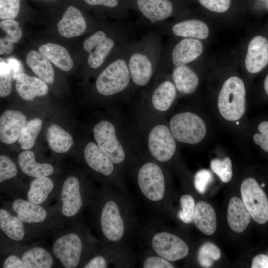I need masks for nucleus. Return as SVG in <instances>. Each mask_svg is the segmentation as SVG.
Instances as JSON below:
<instances>
[{
	"label": "nucleus",
	"instance_id": "obj_1",
	"mask_svg": "<svg viewBox=\"0 0 268 268\" xmlns=\"http://www.w3.org/2000/svg\"><path fill=\"white\" fill-rule=\"evenodd\" d=\"M50 248L59 267L83 268L97 250L95 240L81 220L52 234Z\"/></svg>",
	"mask_w": 268,
	"mask_h": 268
},
{
	"label": "nucleus",
	"instance_id": "obj_2",
	"mask_svg": "<svg viewBox=\"0 0 268 268\" xmlns=\"http://www.w3.org/2000/svg\"><path fill=\"white\" fill-rule=\"evenodd\" d=\"M135 126L138 140L150 158L162 165L174 156L177 144L169 126L163 118L156 116L140 102L136 111Z\"/></svg>",
	"mask_w": 268,
	"mask_h": 268
},
{
	"label": "nucleus",
	"instance_id": "obj_3",
	"mask_svg": "<svg viewBox=\"0 0 268 268\" xmlns=\"http://www.w3.org/2000/svg\"><path fill=\"white\" fill-rule=\"evenodd\" d=\"M162 36L150 29L140 39L130 42L127 62L134 90H143L154 78L163 51Z\"/></svg>",
	"mask_w": 268,
	"mask_h": 268
},
{
	"label": "nucleus",
	"instance_id": "obj_4",
	"mask_svg": "<svg viewBox=\"0 0 268 268\" xmlns=\"http://www.w3.org/2000/svg\"><path fill=\"white\" fill-rule=\"evenodd\" d=\"M107 187L96 192L89 206L103 243L111 246L123 238L126 225L118 199Z\"/></svg>",
	"mask_w": 268,
	"mask_h": 268
},
{
	"label": "nucleus",
	"instance_id": "obj_5",
	"mask_svg": "<svg viewBox=\"0 0 268 268\" xmlns=\"http://www.w3.org/2000/svg\"><path fill=\"white\" fill-rule=\"evenodd\" d=\"M82 179L71 174L60 183L55 205L64 226L81 221L95 195L92 185Z\"/></svg>",
	"mask_w": 268,
	"mask_h": 268
},
{
	"label": "nucleus",
	"instance_id": "obj_6",
	"mask_svg": "<svg viewBox=\"0 0 268 268\" xmlns=\"http://www.w3.org/2000/svg\"><path fill=\"white\" fill-rule=\"evenodd\" d=\"M131 28L126 21H117L108 28H100L85 39L83 47L87 64L92 70L102 67L107 60L130 40Z\"/></svg>",
	"mask_w": 268,
	"mask_h": 268
},
{
	"label": "nucleus",
	"instance_id": "obj_7",
	"mask_svg": "<svg viewBox=\"0 0 268 268\" xmlns=\"http://www.w3.org/2000/svg\"><path fill=\"white\" fill-rule=\"evenodd\" d=\"M131 41L117 50L98 74L94 87L99 95L123 99L134 91L127 62L129 44Z\"/></svg>",
	"mask_w": 268,
	"mask_h": 268
},
{
	"label": "nucleus",
	"instance_id": "obj_8",
	"mask_svg": "<svg viewBox=\"0 0 268 268\" xmlns=\"http://www.w3.org/2000/svg\"><path fill=\"white\" fill-rule=\"evenodd\" d=\"M93 134L100 149L121 169L131 159L132 148L136 147L134 138L129 140L113 122L108 120L97 123Z\"/></svg>",
	"mask_w": 268,
	"mask_h": 268
},
{
	"label": "nucleus",
	"instance_id": "obj_9",
	"mask_svg": "<svg viewBox=\"0 0 268 268\" xmlns=\"http://www.w3.org/2000/svg\"><path fill=\"white\" fill-rule=\"evenodd\" d=\"M23 222L37 227L49 235L64 227L55 205L45 206L26 199L16 198L4 206Z\"/></svg>",
	"mask_w": 268,
	"mask_h": 268
},
{
	"label": "nucleus",
	"instance_id": "obj_10",
	"mask_svg": "<svg viewBox=\"0 0 268 268\" xmlns=\"http://www.w3.org/2000/svg\"><path fill=\"white\" fill-rule=\"evenodd\" d=\"M177 91L171 76L168 77L165 71H159L142 90L140 102L150 112L162 118L174 102Z\"/></svg>",
	"mask_w": 268,
	"mask_h": 268
},
{
	"label": "nucleus",
	"instance_id": "obj_11",
	"mask_svg": "<svg viewBox=\"0 0 268 268\" xmlns=\"http://www.w3.org/2000/svg\"><path fill=\"white\" fill-rule=\"evenodd\" d=\"M245 96L242 80L237 76L228 78L223 83L218 98V107L221 116L230 121L241 118L245 111Z\"/></svg>",
	"mask_w": 268,
	"mask_h": 268
},
{
	"label": "nucleus",
	"instance_id": "obj_12",
	"mask_svg": "<svg viewBox=\"0 0 268 268\" xmlns=\"http://www.w3.org/2000/svg\"><path fill=\"white\" fill-rule=\"evenodd\" d=\"M136 182L142 194L149 201L157 202L164 198L166 177L162 165L150 158L137 169Z\"/></svg>",
	"mask_w": 268,
	"mask_h": 268
},
{
	"label": "nucleus",
	"instance_id": "obj_13",
	"mask_svg": "<svg viewBox=\"0 0 268 268\" xmlns=\"http://www.w3.org/2000/svg\"><path fill=\"white\" fill-rule=\"evenodd\" d=\"M0 233L12 242L27 244L49 235L43 230L20 219L5 206L0 208Z\"/></svg>",
	"mask_w": 268,
	"mask_h": 268
},
{
	"label": "nucleus",
	"instance_id": "obj_14",
	"mask_svg": "<svg viewBox=\"0 0 268 268\" xmlns=\"http://www.w3.org/2000/svg\"><path fill=\"white\" fill-rule=\"evenodd\" d=\"M168 125L176 140L184 143H198L206 134V127L202 119L191 112H183L173 115Z\"/></svg>",
	"mask_w": 268,
	"mask_h": 268
},
{
	"label": "nucleus",
	"instance_id": "obj_15",
	"mask_svg": "<svg viewBox=\"0 0 268 268\" xmlns=\"http://www.w3.org/2000/svg\"><path fill=\"white\" fill-rule=\"evenodd\" d=\"M0 246L11 250L21 259L25 268L59 267L50 248L33 243L29 245L14 243L0 236Z\"/></svg>",
	"mask_w": 268,
	"mask_h": 268
},
{
	"label": "nucleus",
	"instance_id": "obj_16",
	"mask_svg": "<svg viewBox=\"0 0 268 268\" xmlns=\"http://www.w3.org/2000/svg\"><path fill=\"white\" fill-rule=\"evenodd\" d=\"M242 200L253 219L260 224L268 221V199L257 181L252 178L245 179L241 186Z\"/></svg>",
	"mask_w": 268,
	"mask_h": 268
},
{
	"label": "nucleus",
	"instance_id": "obj_17",
	"mask_svg": "<svg viewBox=\"0 0 268 268\" xmlns=\"http://www.w3.org/2000/svg\"><path fill=\"white\" fill-rule=\"evenodd\" d=\"M83 157L90 170L109 183H115V180L119 177V168L95 142L87 143Z\"/></svg>",
	"mask_w": 268,
	"mask_h": 268
},
{
	"label": "nucleus",
	"instance_id": "obj_18",
	"mask_svg": "<svg viewBox=\"0 0 268 268\" xmlns=\"http://www.w3.org/2000/svg\"><path fill=\"white\" fill-rule=\"evenodd\" d=\"M153 251L170 262L186 257L189 248L186 242L178 236L165 231L155 233L151 239Z\"/></svg>",
	"mask_w": 268,
	"mask_h": 268
},
{
	"label": "nucleus",
	"instance_id": "obj_19",
	"mask_svg": "<svg viewBox=\"0 0 268 268\" xmlns=\"http://www.w3.org/2000/svg\"><path fill=\"white\" fill-rule=\"evenodd\" d=\"M135 4L143 22L150 26L166 22L174 14V5L170 0H135Z\"/></svg>",
	"mask_w": 268,
	"mask_h": 268
},
{
	"label": "nucleus",
	"instance_id": "obj_20",
	"mask_svg": "<svg viewBox=\"0 0 268 268\" xmlns=\"http://www.w3.org/2000/svg\"><path fill=\"white\" fill-rule=\"evenodd\" d=\"M155 29L163 33L171 34L177 37L204 39L209 34L207 25L196 19H188L173 24L167 22L155 27Z\"/></svg>",
	"mask_w": 268,
	"mask_h": 268
},
{
	"label": "nucleus",
	"instance_id": "obj_21",
	"mask_svg": "<svg viewBox=\"0 0 268 268\" xmlns=\"http://www.w3.org/2000/svg\"><path fill=\"white\" fill-rule=\"evenodd\" d=\"M202 49V44L199 39L183 38L171 50L169 57H161L160 62L169 61L160 64L159 67L168 63H171L174 67L188 65L200 56Z\"/></svg>",
	"mask_w": 268,
	"mask_h": 268
},
{
	"label": "nucleus",
	"instance_id": "obj_22",
	"mask_svg": "<svg viewBox=\"0 0 268 268\" xmlns=\"http://www.w3.org/2000/svg\"><path fill=\"white\" fill-rule=\"evenodd\" d=\"M60 185L50 176L33 178L27 186L25 198L34 203L49 206L57 198Z\"/></svg>",
	"mask_w": 268,
	"mask_h": 268
},
{
	"label": "nucleus",
	"instance_id": "obj_23",
	"mask_svg": "<svg viewBox=\"0 0 268 268\" xmlns=\"http://www.w3.org/2000/svg\"><path fill=\"white\" fill-rule=\"evenodd\" d=\"M27 122L25 116L19 111H4L0 117V141L7 145L15 142Z\"/></svg>",
	"mask_w": 268,
	"mask_h": 268
},
{
	"label": "nucleus",
	"instance_id": "obj_24",
	"mask_svg": "<svg viewBox=\"0 0 268 268\" xmlns=\"http://www.w3.org/2000/svg\"><path fill=\"white\" fill-rule=\"evenodd\" d=\"M268 64V40L264 36L254 37L250 42L245 58L247 70L251 73L262 71Z\"/></svg>",
	"mask_w": 268,
	"mask_h": 268
},
{
	"label": "nucleus",
	"instance_id": "obj_25",
	"mask_svg": "<svg viewBox=\"0 0 268 268\" xmlns=\"http://www.w3.org/2000/svg\"><path fill=\"white\" fill-rule=\"evenodd\" d=\"M57 29L59 33L63 37H76L86 32L87 23L80 11L70 5L67 7L58 22Z\"/></svg>",
	"mask_w": 268,
	"mask_h": 268
},
{
	"label": "nucleus",
	"instance_id": "obj_26",
	"mask_svg": "<svg viewBox=\"0 0 268 268\" xmlns=\"http://www.w3.org/2000/svg\"><path fill=\"white\" fill-rule=\"evenodd\" d=\"M15 89L20 97L26 101H32L36 97L46 95L48 91L47 84L39 77L22 73L15 79Z\"/></svg>",
	"mask_w": 268,
	"mask_h": 268
},
{
	"label": "nucleus",
	"instance_id": "obj_27",
	"mask_svg": "<svg viewBox=\"0 0 268 268\" xmlns=\"http://www.w3.org/2000/svg\"><path fill=\"white\" fill-rule=\"evenodd\" d=\"M17 162L21 171L33 178L51 176L55 170L50 163L37 162L34 153L29 150H23L19 154Z\"/></svg>",
	"mask_w": 268,
	"mask_h": 268
},
{
	"label": "nucleus",
	"instance_id": "obj_28",
	"mask_svg": "<svg viewBox=\"0 0 268 268\" xmlns=\"http://www.w3.org/2000/svg\"><path fill=\"white\" fill-rule=\"evenodd\" d=\"M251 215L242 200L232 198L228 203L227 219L230 228L236 233L243 232L251 220Z\"/></svg>",
	"mask_w": 268,
	"mask_h": 268
},
{
	"label": "nucleus",
	"instance_id": "obj_29",
	"mask_svg": "<svg viewBox=\"0 0 268 268\" xmlns=\"http://www.w3.org/2000/svg\"><path fill=\"white\" fill-rule=\"evenodd\" d=\"M171 77L177 91L182 94L193 93L199 85L197 74L187 65L174 67Z\"/></svg>",
	"mask_w": 268,
	"mask_h": 268
},
{
	"label": "nucleus",
	"instance_id": "obj_30",
	"mask_svg": "<svg viewBox=\"0 0 268 268\" xmlns=\"http://www.w3.org/2000/svg\"><path fill=\"white\" fill-rule=\"evenodd\" d=\"M197 228L206 235H211L217 225L214 209L208 203L200 201L196 204L193 220Z\"/></svg>",
	"mask_w": 268,
	"mask_h": 268
},
{
	"label": "nucleus",
	"instance_id": "obj_31",
	"mask_svg": "<svg viewBox=\"0 0 268 268\" xmlns=\"http://www.w3.org/2000/svg\"><path fill=\"white\" fill-rule=\"evenodd\" d=\"M39 52L60 69L67 71L73 66V60L67 50L63 46L53 43L40 46Z\"/></svg>",
	"mask_w": 268,
	"mask_h": 268
},
{
	"label": "nucleus",
	"instance_id": "obj_32",
	"mask_svg": "<svg viewBox=\"0 0 268 268\" xmlns=\"http://www.w3.org/2000/svg\"><path fill=\"white\" fill-rule=\"evenodd\" d=\"M50 61L39 52L30 51L26 55V62L31 70L47 84L55 80V72Z\"/></svg>",
	"mask_w": 268,
	"mask_h": 268
},
{
	"label": "nucleus",
	"instance_id": "obj_33",
	"mask_svg": "<svg viewBox=\"0 0 268 268\" xmlns=\"http://www.w3.org/2000/svg\"><path fill=\"white\" fill-rule=\"evenodd\" d=\"M46 138L49 147L57 153L67 152L73 144L70 134L56 124H51L47 128Z\"/></svg>",
	"mask_w": 268,
	"mask_h": 268
},
{
	"label": "nucleus",
	"instance_id": "obj_34",
	"mask_svg": "<svg viewBox=\"0 0 268 268\" xmlns=\"http://www.w3.org/2000/svg\"><path fill=\"white\" fill-rule=\"evenodd\" d=\"M42 121L38 118L31 119L26 122L17 140L22 150H30L33 147L42 129Z\"/></svg>",
	"mask_w": 268,
	"mask_h": 268
},
{
	"label": "nucleus",
	"instance_id": "obj_35",
	"mask_svg": "<svg viewBox=\"0 0 268 268\" xmlns=\"http://www.w3.org/2000/svg\"><path fill=\"white\" fill-rule=\"evenodd\" d=\"M220 249L214 244L206 242L199 248L197 254V261L203 268L210 267L214 262L221 257Z\"/></svg>",
	"mask_w": 268,
	"mask_h": 268
},
{
	"label": "nucleus",
	"instance_id": "obj_36",
	"mask_svg": "<svg viewBox=\"0 0 268 268\" xmlns=\"http://www.w3.org/2000/svg\"><path fill=\"white\" fill-rule=\"evenodd\" d=\"M18 169L16 164L8 156L0 155V190L3 189L9 181L16 178Z\"/></svg>",
	"mask_w": 268,
	"mask_h": 268
},
{
	"label": "nucleus",
	"instance_id": "obj_37",
	"mask_svg": "<svg viewBox=\"0 0 268 268\" xmlns=\"http://www.w3.org/2000/svg\"><path fill=\"white\" fill-rule=\"evenodd\" d=\"M211 170L224 183L229 182L232 177V163L229 157L223 160L213 159L210 162Z\"/></svg>",
	"mask_w": 268,
	"mask_h": 268
},
{
	"label": "nucleus",
	"instance_id": "obj_38",
	"mask_svg": "<svg viewBox=\"0 0 268 268\" xmlns=\"http://www.w3.org/2000/svg\"><path fill=\"white\" fill-rule=\"evenodd\" d=\"M181 210L178 213L179 218L185 223L193 222L195 210V201L194 198L189 195H184L180 198Z\"/></svg>",
	"mask_w": 268,
	"mask_h": 268
},
{
	"label": "nucleus",
	"instance_id": "obj_39",
	"mask_svg": "<svg viewBox=\"0 0 268 268\" xmlns=\"http://www.w3.org/2000/svg\"><path fill=\"white\" fill-rule=\"evenodd\" d=\"M12 73L9 65L2 58L0 62V96L5 97L11 92Z\"/></svg>",
	"mask_w": 268,
	"mask_h": 268
},
{
	"label": "nucleus",
	"instance_id": "obj_40",
	"mask_svg": "<svg viewBox=\"0 0 268 268\" xmlns=\"http://www.w3.org/2000/svg\"><path fill=\"white\" fill-rule=\"evenodd\" d=\"M0 268H25L21 258L14 251L5 247H0Z\"/></svg>",
	"mask_w": 268,
	"mask_h": 268
},
{
	"label": "nucleus",
	"instance_id": "obj_41",
	"mask_svg": "<svg viewBox=\"0 0 268 268\" xmlns=\"http://www.w3.org/2000/svg\"><path fill=\"white\" fill-rule=\"evenodd\" d=\"M0 27L7 35L5 37L13 43L18 42L22 36V31L18 22L14 19L2 20Z\"/></svg>",
	"mask_w": 268,
	"mask_h": 268
},
{
	"label": "nucleus",
	"instance_id": "obj_42",
	"mask_svg": "<svg viewBox=\"0 0 268 268\" xmlns=\"http://www.w3.org/2000/svg\"><path fill=\"white\" fill-rule=\"evenodd\" d=\"M20 8V0H0V19H14L18 15Z\"/></svg>",
	"mask_w": 268,
	"mask_h": 268
},
{
	"label": "nucleus",
	"instance_id": "obj_43",
	"mask_svg": "<svg viewBox=\"0 0 268 268\" xmlns=\"http://www.w3.org/2000/svg\"><path fill=\"white\" fill-rule=\"evenodd\" d=\"M257 130L258 132L253 135V141L263 151L268 153V120L261 122Z\"/></svg>",
	"mask_w": 268,
	"mask_h": 268
},
{
	"label": "nucleus",
	"instance_id": "obj_44",
	"mask_svg": "<svg viewBox=\"0 0 268 268\" xmlns=\"http://www.w3.org/2000/svg\"><path fill=\"white\" fill-rule=\"evenodd\" d=\"M212 179V174L209 170L201 169L198 171L194 177V185L196 189L200 194H204Z\"/></svg>",
	"mask_w": 268,
	"mask_h": 268
},
{
	"label": "nucleus",
	"instance_id": "obj_45",
	"mask_svg": "<svg viewBox=\"0 0 268 268\" xmlns=\"http://www.w3.org/2000/svg\"><path fill=\"white\" fill-rule=\"evenodd\" d=\"M200 3L207 9L217 12L223 13L229 8L231 0H198Z\"/></svg>",
	"mask_w": 268,
	"mask_h": 268
},
{
	"label": "nucleus",
	"instance_id": "obj_46",
	"mask_svg": "<svg viewBox=\"0 0 268 268\" xmlns=\"http://www.w3.org/2000/svg\"><path fill=\"white\" fill-rule=\"evenodd\" d=\"M142 268H173L174 267L170 261L157 255L147 257L143 263Z\"/></svg>",
	"mask_w": 268,
	"mask_h": 268
},
{
	"label": "nucleus",
	"instance_id": "obj_47",
	"mask_svg": "<svg viewBox=\"0 0 268 268\" xmlns=\"http://www.w3.org/2000/svg\"><path fill=\"white\" fill-rule=\"evenodd\" d=\"M84 1L89 5H102L114 10L118 9L121 4L120 0H84Z\"/></svg>",
	"mask_w": 268,
	"mask_h": 268
},
{
	"label": "nucleus",
	"instance_id": "obj_48",
	"mask_svg": "<svg viewBox=\"0 0 268 268\" xmlns=\"http://www.w3.org/2000/svg\"><path fill=\"white\" fill-rule=\"evenodd\" d=\"M6 62L10 68L12 78L16 79L20 74L24 73L22 65L17 59L10 58L7 59Z\"/></svg>",
	"mask_w": 268,
	"mask_h": 268
},
{
	"label": "nucleus",
	"instance_id": "obj_49",
	"mask_svg": "<svg viewBox=\"0 0 268 268\" xmlns=\"http://www.w3.org/2000/svg\"><path fill=\"white\" fill-rule=\"evenodd\" d=\"M252 268H268V257L264 254L255 256L252 261Z\"/></svg>",
	"mask_w": 268,
	"mask_h": 268
},
{
	"label": "nucleus",
	"instance_id": "obj_50",
	"mask_svg": "<svg viewBox=\"0 0 268 268\" xmlns=\"http://www.w3.org/2000/svg\"><path fill=\"white\" fill-rule=\"evenodd\" d=\"M13 43L4 38H1L0 40V55L10 54L13 49Z\"/></svg>",
	"mask_w": 268,
	"mask_h": 268
},
{
	"label": "nucleus",
	"instance_id": "obj_51",
	"mask_svg": "<svg viewBox=\"0 0 268 268\" xmlns=\"http://www.w3.org/2000/svg\"><path fill=\"white\" fill-rule=\"evenodd\" d=\"M264 89L268 96V73L266 76L264 81Z\"/></svg>",
	"mask_w": 268,
	"mask_h": 268
},
{
	"label": "nucleus",
	"instance_id": "obj_52",
	"mask_svg": "<svg viewBox=\"0 0 268 268\" xmlns=\"http://www.w3.org/2000/svg\"><path fill=\"white\" fill-rule=\"evenodd\" d=\"M265 184H262V187H264V186H265Z\"/></svg>",
	"mask_w": 268,
	"mask_h": 268
},
{
	"label": "nucleus",
	"instance_id": "obj_53",
	"mask_svg": "<svg viewBox=\"0 0 268 268\" xmlns=\"http://www.w3.org/2000/svg\"></svg>",
	"mask_w": 268,
	"mask_h": 268
}]
</instances>
